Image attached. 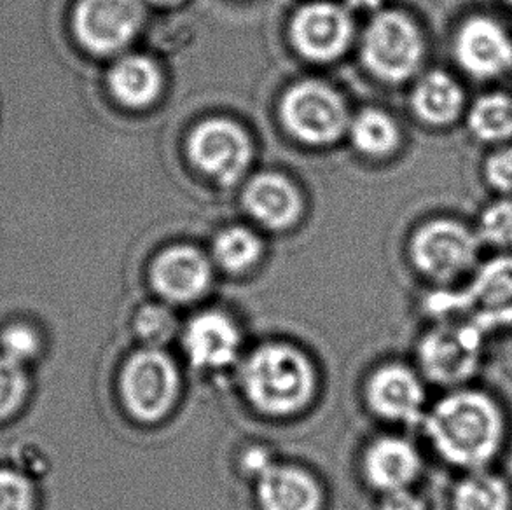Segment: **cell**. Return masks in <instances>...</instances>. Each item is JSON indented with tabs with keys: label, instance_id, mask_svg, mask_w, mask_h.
Wrapping results in <instances>:
<instances>
[{
	"label": "cell",
	"instance_id": "1",
	"mask_svg": "<svg viewBox=\"0 0 512 510\" xmlns=\"http://www.w3.org/2000/svg\"><path fill=\"white\" fill-rule=\"evenodd\" d=\"M423 432L439 458L457 469H488L502 453L507 418L499 400L485 390L460 386L430 407Z\"/></svg>",
	"mask_w": 512,
	"mask_h": 510
},
{
	"label": "cell",
	"instance_id": "2",
	"mask_svg": "<svg viewBox=\"0 0 512 510\" xmlns=\"http://www.w3.org/2000/svg\"><path fill=\"white\" fill-rule=\"evenodd\" d=\"M243 399L270 420L305 413L319 393V371L301 346L264 341L243 355L236 367Z\"/></svg>",
	"mask_w": 512,
	"mask_h": 510
},
{
	"label": "cell",
	"instance_id": "3",
	"mask_svg": "<svg viewBox=\"0 0 512 510\" xmlns=\"http://www.w3.org/2000/svg\"><path fill=\"white\" fill-rule=\"evenodd\" d=\"M423 308L437 320L460 317L485 334L512 327V254L479 262L464 287L430 292Z\"/></svg>",
	"mask_w": 512,
	"mask_h": 510
},
{
	"label": "cell",
	"instance_id": "4",
	"mask_svg": "<svg viewBox=\"0 0 512 510\" xmlns=\"http://www.w3.org/2000/svg\"><path fill=\"white\" fill-rule=\"evenodd\" d=\"M179 362L165 348L139 346L121 364L118 395L125 413L140 425H158L182 397Z\"/></svg>",
	"mask_w": 512,
	"mask_h": 510
},
{
	"label": "cell",
	"instance_id": "5",
	"mask_svg": "<svg viewBox=\"0 0 512 510\" xmlns=\"http://www.w3.org/2000/svg\"><path fill=\"white\" fill-rule=\"evenodd\" d=\"M483 243L476 229L455 217L423 222L409 242V261L420 275L446 289L479 266Z\"/></svg>",
	"mask_w": 512,
	"mask_h": 510
},
{
	"label": "cell",
	"instance_id": "6",
	"mask_svg": "<svg viewBox=\"0 0 512 510\" xmlns=\"http://www.w3.org/2000/svg\"><path fill=\"white\" fill-rule=\"evenodd\" d=\"M485 332L467 320H439L416 345V364L423 380L441 388H460L481 367Z\"/></svg>",
	"mask_w": 512,
	"mask_h": 510
},
{
	"label": "cell",
	"instance_id": "7",
	"mask_svg": "<svg viewBox=\"0 0 512 510\" xmlns=\"http://www.w3.org/2000/svg\"><path fill=\"white\" fill-rule=\"evenodd\" d=\"M362 56L374 76L388 83H401L422 67L425 37L408 14L385 11L369 23Z\"/></svg>",
	"mask_w": 512,
	"mask_h": 510
},
{
	"label": "cell",
	"instance_id": "8",
	"mask_svg": "<svg viewBox=\"0 0 512 510\" xmlns=\"http://www.w3.org/2000/svg\"><path fill=\"white\" fill-rule=\"evenodd\" d=\"M179 341L187 364L201 374L236 369L245 355L242 325L221 308H205L187 318L182 322Z\"/></svg>",
	"mask_w": 512,
	"mask_h": 510
},
{
	"label": "cell",
	"instance_id": "9",
	"mask_svg": "<svg viewBox=\"0 0 512 510\" xmlns=\"http://www.w3.org/2000/svg\"><path fill=\"white\" fill-rule=\"evenodd\" d=\"M282 121L306 144H331L345 131L346 107L336 91L317 81L292 86L282 100Z\"/></svg>",
	"mask_w": 512,
	"mask_h": 510
},
{
	"label": "cell",
	"instance_id": "10",
	"mask_svg": "<svg viewBox=\"0 0 512 510\" xmlns=\"http://www.w3.org/2000/svg\"><path fill=\"white\" fill-rule=\"evenodd\" d=\"M364 400L371 413L394 425H422L427 404L425 380L404 362H385L366 378Z\"/></svg>",
	"mask_w": 512,
	"mask_h": 510
},
{
	"label": "cell",
	"instance_id": "11",
	"mask_svg": "<svg viewBox=\"0 0 512 510\" xmlns=\"http://www.w3.org/2000/svg\"><path fill=\"white\" fill-rule=\"evenodd\" d=\"M453 56L460 70L472 79H499L512 70V35L490 14H471L458 25Z\"/></svg>",
	"mask_w": 512,
	"mask_h": 510
},
{
	"label": "cell",
	"instance_id": "12",
	"mask_svg": "<svg viewBox=\"0 0 512 510\" xmlns=\"http://www.w3.org/2000/svg\"><path fill=\"white\" fill-rule=\"evenodd\" d=\"M214 269L212 259L193 245H173L156 255L149 268V283L158 301L177 310L208 296Z\"/></svg>",
	"mask_w": 512,
	"mask_h": 510
},
{
	"label": "cell",
	"instance_id": "13",
	"mask_svg": "<svg viewBox=\"0 0 512 510\" xmlns=\"http://www.w3.org/2000/svg\"><path fill=\"white\" fill-rule=\"evenodd\" d=\"M144 21L140 0H79L72 16L77 41L95 55L125 48Z\"/></svg>",
	"mask_w": 512,
	"mask_h": 510
},
{
	"label": "cell",
	"instance_id": "14",
	"mask_svg": "<svg viewBox=\"0 0 512 510\" xmlns=\"http://www.w3.org/2000/svg\"><path fill=\"white\" fill-rule=\"evenodd\" d=\"M187 151L201 172L224 184L235 182L252 159L247 133L229 119H208L196 126Z\"/></svg>",
	"mask_w": 512,
	"mask_h": 510
},
{
	"label": "cell",
	"instance_id": "15",
	"mask_svg": "<svg viewBox=\"0 0 512 510\" xmlns=\"http://www.w3.org/2000/svg\"><path fill=\"white\" fill-rule=\"evenodd\" d=\"M360 470L367 486L380 495L409 490L422 476V453L402 435H380L364 449Z\"/></svg>",
	"mask_w": 512,
	"mask_h": 510
},
{
	"label": "cell",
	"instance_id": "16",
	"mask_svg": "<svg viewBox=\"0 0 512 510\" xmlns=\"http://www.w3.org/2000/svg\"><path fill=\"white\" fill-rule=\"evenodd\" d=\"M352 32V21L346 11L327 2L299 9L291 27L292 41L299 53L317 62L338 58L348 48Z\"/></svg>",
	"mask_w": 512,
	"mask_h": 510
},
{
	"label": "cell",
	"instance_id": "17",
	"mask_svg": "<svg viewBox=\"0 0 512 510\" xmlns=\"http://www.w3.org/2000/svg\"><path fill=\"white\" fill-rule=\"evenodd\" d=\"M259 510H324L319 477L299 463L277 462L254 483Z\"/></svg>",
	"mask_w": 512,
	"mask_h": 510
},
{
	"label": "cell",
	"instance_id": "18",
	"mask_svg": "<svg viewBox=\"0 0 512 510\" xmlns=\"http://www.w3.org/2000/svg\"><path fill=\"white\" fill-rule=\"evenodd\" d=\"M467 95L457 77L446 70L425 72L411 91V109L425 125L450 128L464 118Z\"/></svg>",
	"mask_w": 512,
	"mask_h": 510
},
{
	"label": "cell",
	"instance_id": "19",
	"mask_svg": "<svg viewBox=\"0 0 512 510\" xmlns=\"http://www.w3.org/2000/svg\"><path fill=\"white\" fill-rule=\"evenodd\" d=\"M243 201L249 214L270 229L289 228L301 212L296 187L277 173H263L250 180Z\"/></svg>",
	"mask_w": 512,
	"mask_h": 510
},
{
	"label": "cell",
	"instance_id": "20",
	"mask_svg": "<svg viewBox=\"0 0 512 510\" xmlns=\"http://www.w3.org/2000/svg\"><path fill=\"white\" fill-rule=\"evenodd\" d=\"M109 86L121 104L142 109L153 104L160 93V70L146 56H125L112 67Z\"/></svg>",
	"mask_w": 512,
	"mask_h": 510
},
{
	"label": "cell",
	"instance_id": "21",
	"mask_svg": "<svg viewBox=\"0 0 512 510\" xmlns=\"http://www.w3.org/2000/svg\"><path fill=\"white\" fill-rule=\"evenodd\" d=\"M464 119L469 133L481 144L493 147L511 144L512 95L506 91H488L469 104Z\"/></svg>",
	"mask_w": 512,
	"mask_h": 510
},
{
	"label": "cell",
	"instance_id": "22",
	"mask_svg": "<svg viewBox=\"0 0 512 510\" xmlns=\"http://www.w3.org/2000/svg\"><path fill=\"white\" fill-rule=\"evenodd\" d=\"M451 510H512L511 484L488 469L472 470L451 491Z\"/></svg>",
	"mask_w": 512,
	"mask_h": 510
},
{
	"label": "cell",
	"instance_id": "23",
	"mask_svg": "<svg viewBox=\"0 0 512 510\" xmlns=\"http://www.w3.org/2000/svg\"><path fill=\"white\" fill-rule=\"evenodd\" d=\"M263 255L261 238L250 229L228 228L215 236L210 259L215 268L228 275L240 276L249 273Z\"/></svg>",
	"mask_w": 512,
	"mask_h": 510
},
{
	"label": "cell",
	"instance_id": "24",
	"mask_svg": "<svg viewBox=\"0 0 512 510\" xmlns=\"http://www.w3.org/2000/svg\"><path fill=\"white\" fill-rule=\"evenodd\" d=\"M130 325L133 338L146 348H165L170 341L179 338L182 329L177 310L158 299L140 303L133 311Z\"/></svg>",
	"mask_w": 512,
	"mask_h": 510
},
{
	"label": "cell",
	"instance_id": "25",
	"mask_svg": "<svg viewBox=\"0 0 512 510\" xmlns=\"http://www.w3.org/2000/svg\"><path fill=\"white\" fill-rule=\"evenodd\" d=\"M352 138L360 151L369 156H387L399 145V128L385 112L367 109L352 123Z\"/></svg>",
	"mask_w": 512,
	"mask_h": 510
},
{
	"label": "cell",
	"instance_id": "26",
	"mask_svg": "<svg viewBox=\"0 0 512 510\" xmlns=\"http://www.w3.org/2000/svg\"><path fill=\"white\" fill-rule=\"evenodd\" d=\"M476 233L483 245L497 250H512V196L490 201L478 215Z\"/></svg>",
	"mask_w": 512,
	"mask_h": 510
},
{
	"label": "cell",
	"instance_id": "27",
	"mask_svg": "<svg viewBox=\"0 0 512 510\" xmlns=\"http://www.w3.org/2000/svg\"><path fill=\"white\" fill-rule=\"evenodd\" d=\"M28 376L25 366L0 355V421L13 416L27 399Z\"/></svg>",
	"mask_w": 512,
	"mask_h": 510
},
{
	"label": "cell",
	"instance_id": "28",
	"mask_svg": "<svg viewBox=\"0 0 512 510\" xmlns=\"http://www.w3.org/2000/svg\"><path fill=\"white\" fill-rule=\"evenodd\" d=\"M41 336L27 324H13L0 332V355L27 364L41 353Z\"/></svg>",
	"mask_w": 512,
	"mask_h": 510
},
{
	"label": "cell",
	"instance_id": "29",
	"mask_svg": "<svg viewBox=\"0 0 512 510\" xmlns=\"http://www.w3.org/2000/svg\"><path fill=\"white\" fill-rule=\"evenodd\" d=\"M34 484L18 470L0 469V510H34Z\"/></svg>",
	"mask_w": 512,
	"mask_h": 510
},
{
	"label": "cell",
	"instance_id": "30",
	"mask_svg": "<svg viewBox=\"0 0 512 510\" xmlns=\"http://www.w3.org/2000/svg\"><path fill=\"white\" fill-rule=\"evenodd\" d=\"M483 179L499 196H512V144L499 145L486 156Z\"/></svg>",
	"mask_w": 512,
	"mask_h": 510
},
{
	"label": "cell",
	"instance_id": "31",
	"mask_svg": "<svg viewBox=\"0 0 512 510\" xmlns=\"http://www.w3.org/2000/svg\"><path fill=\"white\" fill-rule=\"evenodd\" d=\"M277 462L275 453L261 442L245 446L236 458L240 474L252 483H256L257 479L263 476L264 472H268Z\"/></svg>",
	"mask_w": 512,
	"mask_h": 510
},
{
	"label": "cell",
	"instance_id": "32",
	"mask_svg": "<svg viewBox=\"0 0 512 510\" xmlns=\"http://www.w3.org/2000/svg\"><path fill=\"white\" fill-rule=\"evenodd\" d=\"M376 510H429V505L418 493L411 490H399L381 495Z\"/></svg>",
	"mask_w": 512,
	"mask_h": 510
},
{
	"label": "cell",
	"instance_id": "33",
	"mask_svg": "<svg viewBox=\"0 0 512 510\" xmlns=\"http://www.w3.org/2000/svg\"><path fill=\"white\" fill-rule=\"evenodd\" d=\"M376 2H378V0H353V4H357V6L366 7L376 6Z\"/></svg>",
	"mask_w": 512,
	"mask_h": 510
},
{
	"label": "cell",
	"instance_id": "34",
	"mask_svg": "<svg viewBox=\"0 0 512 510\" xmlns=\"http://www.w3.org/2000/svg\"><path fill=\"white\" fill-rule=\"evenodd\" d=\"M154 4H160V6H170V4H177L180 0H151Z\"/></svg>",
	"mask_w": 512,
	"mask_h": 510
},
{
	"label": "cell",
	"instance_id": "35",
	"mask_svg": "<svg viewBox=\"0 0 512 510\" xmlns=\"http://www.w3.org/2000/svg\"><path fill=\"white\" fill-rule=\"evenodd\" d=\"M502 2H506L507 6L512 7V0H502Z\"/></svg>",
	"mask_w": 512,
	"mask_h": 510
}]
</instances>
